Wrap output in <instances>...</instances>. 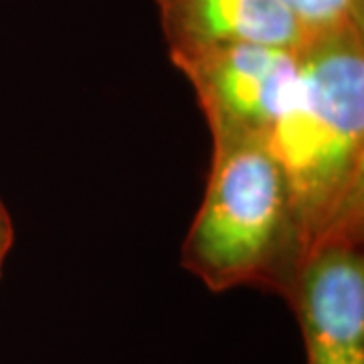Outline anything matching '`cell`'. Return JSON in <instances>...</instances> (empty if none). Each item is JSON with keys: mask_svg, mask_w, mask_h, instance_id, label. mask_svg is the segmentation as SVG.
I'll use <instances>...</instances> for the list:
<instances>
[{"mask_svg": "<svg viewBox=\"0 0 364 364\" xmlns=\"http://www.w3.org/2000/svg\"><path fill=\"white\" fill-rule=\"evenodd\" d=\"M265 146L286 178L304 257L364 239V26L310 39Z\"/></svg>", "mask_w": 364, "mask_h": 364, "instance_id": "cell-1", "label": "cell"}, {"mask_svg": "<svg viewBox=\"0 0 364 364\" xmlns=\"http://www.w3.org/2000/svg\"><path fill=\"white\" fill-rule=\"evenodd\" d=\"M301 261L286 178L269 148L213 140L205 196L182 241V269L215 294L255 287L286 299Z\"/></svg>", "mask_w": 364, "mask_h": 364, "instance_id": "cell-2", "label": "cell"}, {"mask_svg": "<svg viewBox=\"0 0 364 364\" xmlns=\"http://www.w3.org/2000/svg\"><path fill=\"white\" fill-rule=\"evenodd\" d=\"M301 49L227 45L170 61L195 91L210 140L265 142L298 81Z\"/></svg>", "mask_w": 364, "mask_h": 364, "instance_id": "cell-3", "label": "cell"}, {"mask_svg": "<svg viewBox=\"0 0 364 364\" xmlns=\"http://www.w3.org/2000/svg\"><path fill=\"white\" fill-rule=\"evenodd\" d=\"M364 239L308 253L286 301L301 328L306 364H364Z\"/></svg>", "mask_w": 364, "mask_h": 364, "instance_id": "cell-4", "label": "cell"}, {"mask_svg": "<svg viewBox=\"0 0 364 364\" xmlns=\"http://www.w3.org/2000/svg\"><path fill=\"white\" fill-rule=\"evenodd\" d=\"M168 57L227 45L301 49L310 37L279 0H156Z\"/></svg>", "mask_w": 364, "mask_h": 364, "instance_id": "cell-5", "label": "cell"}, {"mask_svg": "<svg viewBox=\"0 0 364 364\" xmlns=\"http://www.w3.org/2000/svg\"><path fill=\"white\" fill-rule=\"evenodd\" d=\"M308 33L322 37L364 26V0H279Z\"/></svg>", "mask_w": 364, "mask_h": 364, "instance_id": "cell-6", "label": "cell"}, {"mask_svg": "<svg viewBox=\"0 0 364 364\" xmlns=\"http://www.w3.org/2000/svg\"><path fill=\"white\" fill-rule=\"evenodd\" d=\"M14 243V225L13 217L9 213V208L4 205L2 196H0V277H2V267H4V261L9 257L11 249Z\"/></svg>", "mask_w": 364, "mask_h": 364, "instance_id": "cell-7", "label": "cell"}]
</instances>
